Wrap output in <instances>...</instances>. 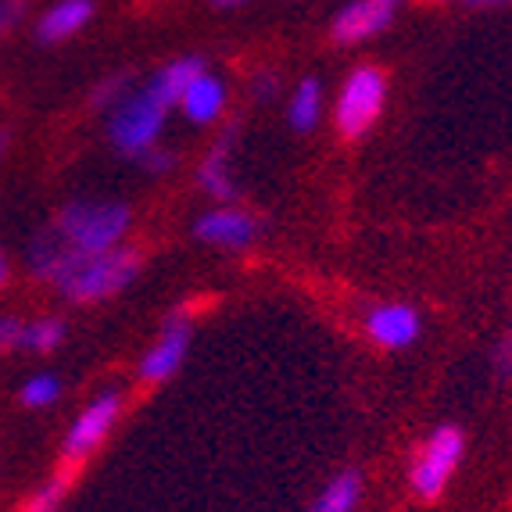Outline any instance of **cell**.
<instances>
[{
	"label": "cell",
	"instance_id": "6da1fadb",
	"mask_svg": "<svg viewBox=\"0 0 512 512\" xmlns=\"http://www.w3.org/2000/svg\"><path fill=\"white\" fill-rule=\"evenodd\" d=\"M29 269L40 280L54 283L69 301L90 305L104 301L111 294L126 291L140 273V251L115 248L104 255H76L72 248L61 244L54 230H47L33 248H29Z\"/></svg>",
	"mask_w": 512,
	"mask_h": 512
},
{
	"label": "cell",
	"instance_id": "7a4b0ae2",
	"mask_svg": "<svg viewBox=\"0 0 512 512\" xmlns=\"http://www.w3.org/2000/svg\"><path fill=\"white\" fill-rule=\"evenodd\" d=\"M129 222L133 215L122 201H72L69 208H61L54 233L76 255H104L119 248Z\"/></svg>",
	"mask_w": 512,
	"mask_h": 512
},
{
	"label": "cell",
	"instance_id": "3957f363",
	"mask_svg": "<svg viewBox=\"0 0 512 512\" xmlns=\"http://www.w3.org/2000/svg\"><path fill=\"white\" fill-rule=\"evenodd\" d=\"M165 111H169V104L154 94L151 86H140V90L122 94L119 101L111 104V119H108L111 144L119 147L122 154L140 158V154L151 151L158 144V137H162Z\"/></svg>",
	"mask_w": 512,
	"mask_h": 512
},
{
	"label": "cell",
	"instance_id": "277c9868",
	"mask_svg": "<svg viewBox=\"0 0 512 512\" xmlns=\"http://www.w3.org/2000/svg\"><path fill=\"white\" fill-rule=\"evenodd\" d=\"M387 97V79L373 65H362L344 79V90L337 97V129L341 137L359 140L362 133L373 129V122L380 119Z\"/></svg>",
	"mask_w": 512,
	"mask_h": 512
},
{
	"label": "cell",
	"instance_id": "5b68a950",
	"mask_svg": "<svg viewBox=\"0 0 512 512\" xmlns=\"http://www.w3.org/2000/svg\"><path fill=\"white\" fill-rule=\"evenodd\" d=\"M462 448H466V437H462L459 427H437L434 434L427 437V444L419 448L416 462H412V491L419 498H437L448 484V477L455 473L462 459Z\"/></svg>",
	"mask_w": 512,
	"mask_h": 512
},
{
	"label": "cell",
	"instance_id": "8992f818",
	"mask_svg": "<svg viewBox=\"0 0 512 512\" xmlns=\"http://www.w3.org/2000/svg\"><path fill=\"white\" fill-rule=\"evenodd\" d=\"M119 412H122L119 391H104L101 398H94V402L86 405V409L76 416V423L69 427V434H65V448H61L65 459L76 462V459H86L90 452H97L104 437L111 434V427H115Z\"/></svg>",
	"mask_w": 512,
	"mask_h": 512
},
{
	"label": "cell",
	"instance_id": "52a82bcc",
	"mask_svg": "<svg viewBox=\"0 0 512 512\" xmlns=\"http://www.w3.org/2000/svg\"><path fill=\"white\" fill-rule=\"evenodd\" d=\"M187 348H190V323L183 316H172L169 326L162 330V337L154 341V348H147V355L140 359V380H147V384L169 380L183 366V359H187Z\"/></svg>",
	"mask_w": 512,
	"mask_h": 512
},
{
	"label": "cell",
	"instance_id": "ba28073f",
	"mask_svg": "<svg viewBox=\"0 0 512 512\" xmlns=\"http://www.w3.org/2000/svg\"><path fill=\"white\" fill-rule=\"evenodd\" d=\"M194 233L197 240L215 244V248L240 251L258 237V222L240 208H212L194 222Z\"/></svg>",
	"mask_w": 512,
	"mask_h": 512
},
{
	"label": "cell",
	"instance_id": "9c48e42d",
	"mask_svg": "<svg viewBox=\"0 0 512 512\" xmlns=\"http://www.w3.org/2000/svg\"><path fill=\"white\" fill-rule=\"evenodd\" d=\"M394 18V4L387 0H355L341 15L333 18V40L337 43H359V40H369V36L384 33L391 26Z\"/></svg>",
	"mask_w": 512,
	"mask_h": 512
},
{
	"label": "cell",
	"instance_id": "30bf717a",
	"mask_svg": "<svg viewBox=\"0 0 512 512\" xmlns=\"http://www.w3.org/2000/svg\"><path fill=\"white\" fill-rule=\"evenodd\" d=\"M366 330L384 348H409L419 337V316L409 305H380L369 312Z\"/></svg>",
	"mask_w": 512,
	"mask_h": 512
},
{
	"label": "cell",
	"instance_id": "8fae6325",
	"mask_svg": "<svg viewBox=\"0 0 512 512\" xmlns=\"http://www.w3.org/2000/svg\"><path fill=\"white\" fill-rule=\"evenodd\" d=\"M90 18H94V0H58L40 18L36 36H40V43H61L69 40V36H76Z\"/></svg>",
	"mask_w": 512,
	"mask_h": 512
},
{
	"label": "cell",
	"instance_id": "7c38bea8",
	"mask_svg": "<svg viewBox=\"0 0 512 512\" xmlns=\"http://www.w3.org/2000/svg\"><path fill=\"white\" fill-rule=\"evenodd\" d=\"M180 108L190 122H197V126H208L212 119H219V111L226 108V86H222V79L201 72V76L183 90Z\"/></svg>",
	"mask_w": 512,
	"mask_h": 512
},
{
	"label": "cell",
	"instance_id": "4fadbf2b",
	"mask_svg": "<svg viewBox=\"0 0 512 512\" xmlns=\"http://www.w3.org/2000/svg\"><path fill=\"white\" fill-rule=\"evenodd\" d=\"M230 144H233V129L222 133L219 144L212 147V154L201 162V172H197L205 194L215 197V201H233L237 197V183H233V172H230Z\"/></svg>",
	"mask_w": 512,
	"mask_h": 512
},
{
	"label": "cell",
	"instance_id": "5bb4252c",
	"mask_svg": "<svg viewBox=\"0 0 512 512\" xmlns=\"http://www.w3.org/2000/svg\"><path fill=\"white\" fill-rule=\"evenodd\" d=\"M205 72V61L201 58H180V61H169V65H162V69L154 72L151 76V90L158 97H162L165 104H180V97H183V90H187L190 83H194L197 76Z\"/></svg>",
	"mask_w": 512,
	"mask_h": 512
},
{
	"label": "cell",
	"instance_id": "9a60e30c",
	"mask_svg": "<svg viewBox=\"0 0 512 512\" xmlns=\"http://www.w3.org/2000/svg\"><path fill=\"white\" fill-rule=\"evenodd\" d=\"M362 498V477L355 470H344L319 491V498L312 502L308 512H355Z\"/></svg>",
	"mask_w": 512,
	"mask_h": 512
},
{
	"label": "cell",
	"instance_id": "2e32d148",
	"mask_svg": "<svg viewBox=\"0 0 512 512\" xmlns=\"http://www.w3.org/2000/svg\"><path fill=\"white\" fill-rule=\"evenodd\" d=\"M319 108H323V86H319V79H301V86L291 97V126L298 133H308L319 122Z\"/></svg>",
	"mask_w": 512,
	"mask_h": 512
},
{
	"label": "cell",
	"instance_id": "e0dca14e",
	"mask_svg": "<svg viewBox=\"0 0 512 512\" xmlns=\"http://www.w3.org/2000/svg\"><path fill=\"white\" fill-rule=\"evenodd\" d=\"M65 341V323L61 319H36L33 326H22V341L18 348L29 351H51Z\"/></svg>",
	"mask_w": 512,
	"mask_h": 512
},
{
	"label": "cell",
	"instance_id": "ac0fdd59",
	"mask_svg": "<svg viewBox=\"0 0 512 512\" xmlns=\"http://www.w3.org/2000/svg\"><path fill=\"white\" fill-rule=\"evenodd\" d=\"M61 398V380L51 373H36L33 380H26V387H22V402L29 405V409H47V405H54Z\"/></svg>",
	"mask_w": 512,
	"mask_h": 512
},
{
	"label": "cell",
	"instance_id": "d6986e66",
	"mask_svg": "<svg viewBox=\"0 0 512 512\" xmlns=\"http://www.w3.org/2000/svg\"><path fill=\"white\" fill-rule=\"evenodd\" d=\"M65 487H69V480H65V477L47 480L40 491H33V498H29L22 512H58L61 498H65Z\"/></svg>",
	"mask_w": 512,
	"mask_h": 512
},
{
	"label": "cell",
	"instance_id": "ffe728a7",
	"mask_svg": "<svg viewBox=\"0 0 512 512\" xmlns=\"http://www.w3.org/2000/svg\"><path fill=\"white\" fill-rule=\"evenodd\" d=\"M22 326L15 316H0V351L8 348H18V341H22Z\"/></svg>",
	"mask_w": 512,
	"mask_h": 512
},
{
	"label": "cell",
	"instance_id": "44dd1931",
	"mask_svg": "<svg viewBox=\"0 0 512 512\" xmlns=\"http://www.w3.org/2000/svg\"><path fill=\"white\" fill-rule=\"evenodd\" d=\"M140 162H144L147 169L154 172V176H162V172H169V169H172V154H169V151H162V147L154 144L151 151L140 154Z\"/></svg>",
	"mask_w": 512,
	"mask_h": 512
},
{
	"label": "cell",
	"instance_id": "7402d4cb",
	"mask_svg": "<svg viewBox=\"0 0 512 512\" xmlns=\"http://www.w3.org/2000/svg\"><path fill=\"white\" fill-rule=\"evenodd\" d=\"M22 11H26V0H0V33L15 26Z\"/></svg>",
	"mask_w": 512,
	"mask_h": 512
},
{
	"label": "cell",
	"instance_id": "603a6c76",
	"mask_svg": "<svg viewBox=\"0 0 512 512\" xmlns=\"http://www.w3.org/2000/svg\"><path fill=\"white\" fill-rule=\"evenodd\" d=\"M126 83H129V76H115V79H108V83L101 86V94H97L94 101H97V104H115L122 94H126V90H122V86H126Z\"/></svg>",
	"mask_w": 512,
	"mask_h": 512
},
{
	"label": "cell",
	"instance_id": "cb8c5ba5",
	"mask_svg": "<svg viewBox=\"0 0 512 512\" xmlns=\"http://www.w3.org/2000/svg\"><path fill=\"white\" fill-rule=\"evenodd\" d=\"M473 8H498V4H509V0H470Z\"/></svg>",
	"mask_w": 512,
	"mask_h": 512
},
{
	"label": "cell",
	"instance_id": "d4e9b609",
	"mask_svg": "<svg viewBox=\"0 0 512 512\" xmlns=\"http://www.w3.org/2000/svg\"><path fill=\"white\" fill-rule=\"evenodd\" d=\"M212 4H219V8H237V4H244V0H212Z\"/></svg>",
	"mask_w": 512,
	"mask_h": 512
},
{
	"label": "cell",
	"instance_id": "484cf974",
	"mask_svg": "<svg viewBox=\"0 0 512 512\" xmlns=\"http://www.w3.org/2000/svg\"><path fill=\"white\" fill-rule=\"evenodd\" d=\"M8 280V262H4V255H0V283Z\"/></svg>",
	"mask_w": 512,
	"mask_h": 512
},
{
	"label": "cell",
	"instance_id": "4316f807",
	"mask_svg": "<svg viewBox=\"0 0 512 512\" xmlns=\"http://www.w3.org/2000/svg\"><path fill=\"white\" fill-rule=\"evenodd\" d=\"M387 4H394V0H387Z\"/></svg>",
	"mask_w": 512,
	"mask_h": 512
}]
</instances>
